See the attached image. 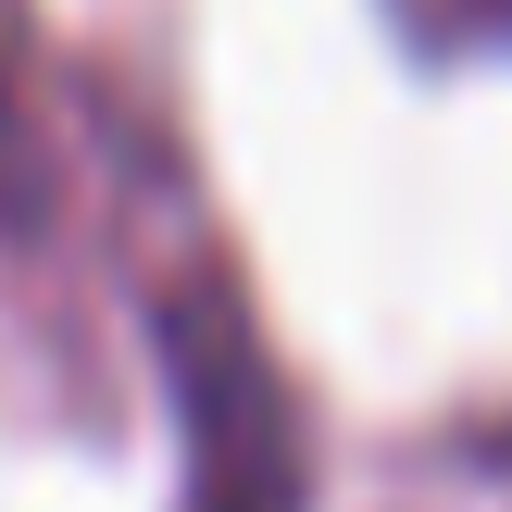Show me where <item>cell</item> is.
Instances as JSON below:
<instances>
[{
  "instance_id": "6da1fadb",
  "label": "cell",
  "mask_w": 512,
  "mask_h": 512,
  "mask_svg": "<svg viewBox=\"0 0 512 512\" xmlns=\"http://www.w3.org/2000/svg\"><path fill=\"white\" fill-rule=\"evenodd\" d=\"M163 375L188 413V512H300V413L250 338L238 288L163 300Z\"/></svg>"
},
{
  "instance_id": "7a4b0ae2",
  "label": "cell",
  "mask_w": 512,
  "mask_h": 512,
  "mask_svg": "<svg viewBox=\"0 0 512 512\" xmlns=\"http://www.w3.org/2000/svg\"><path fill=\"white\" fill-rule=\"evenodd\" d=\"M50 200V150H38V113L13 100V75H0V225H38Z\"/></svg>"
}]
</instances>
